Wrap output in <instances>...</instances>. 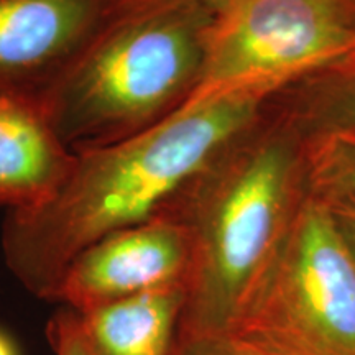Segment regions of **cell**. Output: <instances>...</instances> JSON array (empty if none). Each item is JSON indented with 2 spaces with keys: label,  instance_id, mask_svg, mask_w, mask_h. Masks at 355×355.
I'll return each instance as SVG.
<instances>
[{
  "label": "cell",
  "instance_id": "cell-11",
  "mask_svg": "<svg viewBox=\"0 0 355 355\" xmlns=\"http://www.w3.org/2000/svg\"><path fill=\"white\" fill-rule=\"evenodd\" d=\"M304 162L311 196L355 207V130L304 137Z\"/></svg>",
  "mask_w": 355,
  "mask_h": 355
},
{
  "label": "cell",
  "instance_id": "cell-1",
  "mask_svg": "<svg viewBox=\"0 0 355 355\" xmlns=\"http://www.w3.org/2000/svg\"><path fill=\"white\" fill-rule=\"evenodd\" d=\"M272 99L235 94L191 102L140 135L76 153L50 201L7 211V268L26 291L53 301L64 270L83 250L170 214L181 193L259 121Z\"/></svg>",
  "mask_w": 355,
  "mask_h": 355
},
{
  "label": "cell",
  "instance_id": "cell-12",
  "mask_svg": "<svg viewBox=\"0 0 355 355\" xmlns=\"http://www.w3.org/2000/svg\"><path fill=\"white\" fill-rule=\"evenodd\" d=\"M46 339L53 355H97L84 332L81 316L64 306L48 321Z\"/></svg>",
  "mask_w": 355,
  "mask_h": 355
},
{
  "label": "cell",
  "instance_id": "cell-6",
  "mask_svg": "<svg viewBox=\"0 0 355 355\" xmlns=\"http://www.w3.org/2000/svg\"><path fill=\"white\" fill-rule=\"evenodd\" d=\"M193 268V241L175 217L132 225L83 250L64 270L53 301L87 313L144 293L184 288Z\"/></svg>",
  "mask_w": 355,
  "mask_h": 355
},
{
  "label": "cell",
  "instance_id": "cell-9",
  "mask_svg": "<svg viewBox=\"0 0 355 355\" xmlns=\"http://www.w3.org/2000/svg\"><path fill=\"white\" fill-rule=\"evenodd\" d=\"M184 306V288H171L78 314L97 355H173Z\"/></svg>",
  "mask_w": 355,
  "mask_h": 355
},
{
  "label": "cell",
  "instance_id": "cell-8",
  "mask_svg": "<svg viewBox=\"0 0 355 355\" xmlns=\"http://www.w3.org/2000/svg\"><path fill=\"white\" fill-rule=\"evenodd\" d=\"M37 96L0 91V207L28 209L50 201L73 170Z\"/></svg>",
  "mask_w": 355,
  "mask_h": 355
},
{
  "label": "cell",
  "instance_id": "cell-7",
  "mask_svg": "<svg viewBox=\"0 0 355 355\" xmlns=\"http://www.w3.org/2000/svg\"><path fill=\"white\" fill-rule=\"evenodd\" d=\"M152 0H0V91L40 96L114 21Z\"/></svg>",
  "mask_w": 355,
  "mask_h": 355
},
{
  "label": "cell",
  "instance_id": "cell-13",
  "mask_svg": "<svg viewBox=\"0 0 355 355\" xmlns=\"http://www.w3.org/2000/svg\"><path fill=\"white\" fill-rule=\"evenodd\" d=\"M173 355H263L229 332L180 334Z\"/></svg>",
  "mask_w": 355,
  "mask_h": 355
},
{
  "label": "cell",
  "instance_id": "cell-10",
  "mask_svg": "<svg viewBox=\"0 0 355 355\" xmlns=\"http://www.w3.org/2000/svg\"><path fill=\"white\" fill-rule=\"evenodd\" d=\"M303 137L355 130V56L275 96Z\"/></svg>",
  "mask_w": 355,
  "mask_h": 355
},
{
  "label": "cell",
  "instance_id": "cell-4",
  "mask_svg": "<svg viewBox=\"0 0 355 355\" xmlns=\"http://www.w3.org/2000/svg\"><path fill=\"white\" fill-rule=\"evenodd\" d=\"M229 334L263 355H355V259L309 196Z\"/></svg>",
  "mask_w": 355,
  "mask_h": 355
},
{
  "label": "cell",
  "instance_id": "cell-14",
  "mask_svg": "<svg viewBox=\"0 0 355 355\" xmlns=\"http://www.w3.org/2000/svg\"><path fill=\"white\" fill-rule=\"evenodd\" d=\"M321 201V199H319ZM324 202V201H322ZM327 209L331 211L332 217H334L337 229L343 234L345 243H347L350 254L355 259V207L347 206V204H329L324 202Z\"/></svg>",
  "mask_w": 355,
  "mask_h": 355
},
{
  "label": "cell",
  "instance_id": "cell-15",
  "mask_svg": "<svg viewBox=\"0 0 355 355\" xmlns=\"http://www.w3.org/2000/svg\"><path fill=\"white\" fill-rule=\"evenodd\" d=\"M0 355H20L19 345L2 329H0Z\"/></svg>",
  "mask_w": 355,
  "mask_h": 355
},
{
  "label": "cell",
  "instance_id": "cell-5",
  "mask_svg": "<svg viewBox=\"0 0 355 355\" xmlns=\"http://www.w3.org/2000/svg\"><path fill=\"white\" fill-rule=\"evenodd\" d=\"M355 53V0H235L212 21L191 102L272 99Z\"/></svg>",
  "mask_w": 355,
  "mask_h": 355
},
{
  "label": "cell",
  "instance_id": "cell-17",
  "mask_svg": "<svg viewBox=\"0 0 355 355\" xmlns=\"http://www.w3.org/2000/svg\"><path fill=\"white\" fill-rule=\"evenodd\" d=\"M354 56H355V53H354V55H352V56H350V58H354Z\"/></svg>",
  "mask_w": 355,
  "mask_h": 355
},
{
  "label": "cell",
  "instance_id": "cell-2",
  "mask_svg": "<svg viewBox=\"0 0 355 355\" xmlns=\"http://www.w3.org/2000/svg\"><path fill=\"white\" fill-rule=\"evenodd\" d=\"M308 196L304 137L273 97L168 214L193 241L180 334L230 331Z\"/></svg>",
  "mask_w": 355,
  "mask_h": 355
},
{
  "label": "cell",
  "instance_id": "cell-16",
  "mask_svg": "<svg viewBox=\"0 0 355 355\" xmlns=\"http://www.w3.org/2000/svg\"><path fill=\"white\" fill-rule=\"evenodd\" d=\"M194 2L201 3L202 7H206L207 10H211L212 13H220L224 12L225 8L232 6V3L235 2V0H194Z\"/></svg>",
  "mask_w": 355,
  "mask_h": 355
},
{
  "label": "cell",
  "instance_id": "cell-3",
  "mask_svg": "<svg viewBox=\"0 0 355 355\" xmlns=\"http://www.w3.org/2000/svg\"><path fill=\"white\" fill-rule=\"evenodd\" d=\"M216 13L194 0H152L114 21L38 96L73 153L140 135L189 104Z\"/></svg>",
  "mask_w": 355,
  "mask_h": 355
}]
</instances>
